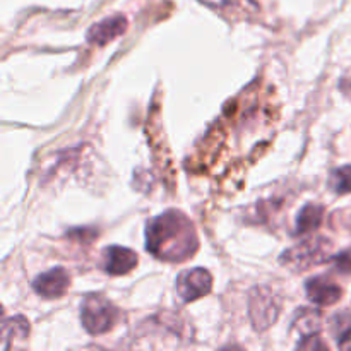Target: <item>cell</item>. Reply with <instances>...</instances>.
Returning <instances> with one entry per match:
<instances>
[{"instance_id":"18","label":"cell","mask_w":351,"mask_h":351,"mask_svg":"<svg viewBox=\"0 0 351 351\" xmlns=\"http://www.w3.org/2000/svg\"><path fill=\"white\" fill-rule=\"evenodd\" d=\"M338 346L341 350H351V328L346 329V331L339 336Z\"/></svg>"},{"instance_id":"12","label":"cell","mask_w":351,"mask_h":351,"mask_svg":"<svg viewBox=\"0 0 351 351\" xmlns=\"http://www.w3.org/2000/svg\"><path fill=\"white\" fill-rule=\"evenodd\" d=\"M223 144H225V132L221 129H213L206 137V143L199 149V160L195 161L206 165V167H208V163H215V158L218 156V151L221 149Z\"/></svg>"},{"instance_id":"9","label":"cell","mask_w":351,"mask_h":351,"mask_svg":"<svg viewBox=\"0 0 351 351\" xmlns=\"http://www.w3.org/2000/svg\"><path fill=\"white\" fill-rule=\"evenodd\" d=\"M305 291H307V297L312 304L322 305V307L338 304L343 297V288L332 280H329L328 276L311 278L305 285Z\"/></svg>"},{"instance_id":"2","label":"cell","mask_w":351,"mask_h":351,"mask_svg":"<svg viewBox=\"0 0 351 351\" xmlns=\"http://www.w3.org/2000/svg\"><path fill=\"white\" fill-rule=\"evenodd\" d=\"M332 243L324 237H312L304 240L298 245L285 250L280 257V263L295 273L308 271L315 266L326 264L332 259Z\"/></svg>"},{"instance_id":"8","label":"cell","mask_w":351,"mask_h":351,"mask_svg":"<svg viewBox=\"0 0 351 351\" xmlns=\"http://www.w3.org/2000/svg\"><path fill=\"white\" fill-rule=\"evenodd\" d=\"M127 17L122 14H115L112 17H106V19L99 21V23L93 24L88 29V41L96 47H105L110 41L117 40L119 36H122L127 31Z\"/></svg>"},{"instance_id":"4","label":"cell","mask_w":351,"mask_h":351,"mask_svg":"<svg viewBox=\"0 0 351 351\" xmlns=\"http://www.w3.org/2000/svg\"><path fill=\"white\" fill-rule=\"evenodd\" d=\"M281 312V300L273 288L256 287L249 293V315L252 328L263 332L273 328Z\"/></svg>"},{"instance_id":"11","label":"cell","mask_w":351,"mask_h":351,"mask_svg":"<svg viewBox=\"0 0 351 351\" xmlns=\"http://www.w3.org/2000/svg\"><path fill=\"white\" fill-rule=\"evenodd\" d=\"M29 331V321L24 315H14V317L5 319L2 324L3 348H9L10 343L14 341H24V339H27Z\"/></svg>"},{"instance_id":"3","label":"cell","mask_w":351,"mask_h":351,"mask_svg":"<svg viewBox=\"0 0 351 351\" xmlns=\"http://www.w3.org/2000/svg\"><path fill=\"white\" fill-rule=\"evenodd\" d=\"M120 312L101 295H89L81 305V321L89 335H105L119 322Z\"/></svg>"},{"instance_id":"10","label":"cell","mask_w":351,"mask_h":351,"mask_svg":"<svg viewBox=\"0 0 351 351\" xmlns=\"http://www.w3.org/2000/svg\"><path fill=\"white\" fill-rule=\"evenodd\" d=\"M326 209L321 204H307L302 208L295 225V235H308L321 226Z\"/></svg>"},{"instance_id":"17","label":"cell","mask_w":351,"mask_h":351,"mask_svg":"<svg viewBox=\"0 0 351 351\" xmlns=\"http://www.w3.org/2000/svg\"><path fill=\"white\" fill-rule=\"evenodd\" d=\"M297 348H304V350L322 348V350H326V348H328V345L322 341L321 336H319V335H312V336H307V338L302 339V341L297 345Z\"/></svg>"},{"instance_id":"7","label":"cell","mask_w":351,"mask_h":351,"mask_svg":"<svg viewBox=\"0 0 351 351\" xmlns=\"http://www.w3.org/2000/svg\"><path fill=\"white\" fill-rule=\"evenodd\" d=\"M139 264V257L132 249L120 245L106 247L103 250V269L112 276H122L136 269Z\"/></svg>"},{"instance_id":"15","label":"cell","mask_w":351,"mask_h":351,"mask_svg":"<svg viewBox=\"0 0 351 351\" xmlns=\"http://www.w3.org/2000/svg\"><path fill=\"white\" fill-rule=\"evenodd\" d=\"M329 187L339 195L351 194V165L336 168L329 178Z\"/></svg>"},{"instance_id":"13","label":"cell","mask_w":351,"mask_h":351,"mask_svg":"<svg viewBox=\"0 0 351 351\" xmlns=\"http://www.w3.org/2000/svg\"><path fill=\"white\" fill-rule=\"evenodd\" d=\"M293 329L300 332L302 339L317 335L321 331V314L317 311H312V308H302L295 319Z\"/></svg>"},{"instance_id":"1","label":"cell","mask_w":351,"mask_h":351,"mask_svg":"<svg viewBox=\"0 0 351 351\" xmlns=\"http://www.w3.org/2000/svg\"><path fill=\"white\" fill-rule=\"evenodd\" d=\"M146 249L165 263H185L199 250L194 223L177 209L156 216L147 223Z\"/></svg>"},{"instance_id":"14","label":"cell","mask_w":351,"mask_h":351,"mask_svg":"<svg viewBox=\"0 0 351 351\" xmlns=\"http://www.w3.org/2000/svg\"><path fill=\"white\" fill-rule=\"evenodd\" d=\"M218 7L233 17H249L261 9L259 0H218Z\"/></svg>"},{"instance_id":"16","label":"cell","mask_w":351,"mask_h":351,"mask_svg":"<svg viewBox=\"0 0 351 351\" xmlns=\"http://www.w3.org/2000/svg\"><path fill=\"white\" fill-rule=\"evenodd\" d=\"M332 263H335V267L338 273L351 276V249L343 250L338 256L332 257Z\"/></svg>"},{"instance_id":"6","label":"cell","mask_w":351,"mask_h":351,"mask_svg":"<svg viewBox=\"0 0 351 351\" xmlns=\"http://www.w3.org/2000/svg\"><path fill=\"white\" fill-rule=\"evenodd\" d=\"M71 287V274L64 267H55L33 281V290L43 298H60Z\"/></svg>"},{"instance_id":"5","label":"cell","mask_w":351,"mask_h":351,"mask_svg":"<svg viewBox=\"0 0 351 351\" xmlns=\"http://www.w3.org/2000/svg\"><path fill=\"white\" fill-rule=\"evenodd\" d=\"M177 290L182 300L191 304L211 293L213 290V274L204 267H195L180 274L177 281Z\"/></svg>"}]
</instances>
